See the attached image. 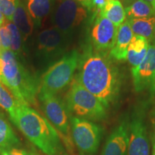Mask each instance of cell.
Wrapping results in <instances>:
<instances>
[{
	"mask_svg": "<svg viewBox=\"0 0 155 155\" xmlns=\"http://www.w3.org/2000/svg\"><path fill=\"white\" fill-rule=\"evenodd\" d=\"M5 17H4V15L2 14V12H0V28H1L2 26L4 25V23H5Z\"/></svg>",
	"mask_w": 155,
	"mask_h": 155,
	"instance_id": "cell-31",
	"label": "cell"
},
{
	"mask_svg": "<svg viewBox=\"0 0 155 155\" xmlns=\"http://www.w3.org/2000/svg\"><path fill=\"white\" fill-rule=\"evenodd\" d=\"M152 117V131H151V141L152 145V154L155 155V112H153Z\"/></svg>",
	"mask_w": 155,
	"mask_h": 155,
	"instance_id": "cell-27",
	"label": "cell"
},
{
	"mask_svg": "<svg viewBox=\"0 0 155 155\" xmlns=\"http://www.w3.org/2000/svg\"><path fill=\"white\" fill-rule=\"evenodd\" d=\"M61 155H70V154H67V153H65V152H64V153H63V154H61Z\"/></svg>",
	"mask_w": 155,
	"mask_h": 155,
	"instance_id": "cell-35",
	"label": "cell"
},
{
	"mask_svg": "<svg viewBox=\"0 0 155 155\" xmlns=\"http://www.w3.org/2000/svg\"><path fill=\"white\" fill-rule=\"evenodd\" d=\"M0 42H1L2 49L11 50V38L8 29L4 23L0 28Z\"/></svg>",
	"mask_w": 155,
	"mask_h": 155,
	"instance_id": "cell-26",
	"label": "cell"
},
{
	"mask_svg": "<svg viewBox=\"0 0 155 155\" xmlns=\"http://www.w3.org/2000/svg\"><path fill=\"white\" fill-rule=\"evenodd\" d=\"M0 58L4 62L0 81L21 104L38 106L40 81L25 68L12 50L2 49Z\"/></svg>",
	"mask_w": 155,
	"mask_h": 155,
	"instance_id": "cell-3",
	"label": "cell"
},
{
	"mask_svg": "<svg viewBox=\"0 0 155 155\" xmlns=\"http://www.w3.org/2000/svg\"><path fill=\"white\" fill-rule=\"evenodd\" d=\"M80 58L78 52L73 50L51 65L40 81L39 94L57 95L68 86L73 80L75 71L80 63Z\"/></svg>",
	"mask_w": 155,
	"mask_h": 155,
	"instance_id": "cell-5",
	"label": "cell"
},
{
	"mask_svg": "<svg viewBox=\"0 0 155 155\" xmlns=\"http://www.w3.org/2000/svg\"><path fill=\"white\" fill-rule=\"evenodd\" d=\"M65 104L70 116L94 122L107 118L108 108L75 78L71 83Z\"/></svg>",
	"mask_w": 155,
	"mask_h": 155,
	"instance_id": "cell-4",
	"label": "cell"
},
{
	"mask_svg": "<svg viewBox=\"0 0 155 155\" xmlns=\"http://www.w3.org/2000/svg\"><path fill=\"white\" fill-rule=\"evenodd\" d=\"M133 36L131 26L127 19L118 28L115 43L109 52L110 57L117 61H125L127 60L128 47Z\"/></svg>",
	"mask_w": 155,
	"mask_h": 155,
	"instance_id": "cell-14",
	"label": "cell"
},
{
	"mask_svg": "<svg viewBox=\"0 0 155 155\" xmlns=\"http://www.w3.org/2000/svg\"><path fill=\"white\" fill-rule=\"evenodd\" d=\"M22 146V142L16 134L8 120L0 112V151Z\"/></svg>",
	"mask_w": 155,
	"mask_h": 155,
	"instance_id": "cell-17",
	"label": "cell"
},
{
	"mask_svg": "<svg viewBox=\"0 0 155 155\" xmlns=\"http://www.w3.org/2000/svg\"><path fill=\"white\" fill-rule=\"evenodd\" d=\"M0 155H37V153L20 146L0 151Z\"/></svg>",
	"mask_w": 155,
	"mask_h": 155,
	"instance_id": "cell-25",
	"label": "cell"
},
{
	"mask_svg": "<svg viewBox=\"0 0 155 155\" xmlns=\"http://www.w3.org/2000/svg\"><path fill=\"white\" fill-rule=\"evenodd\" d=\"M80 155H93V154H83V153H80Z\"/></svg>",
	"mask_w": 155,
	"mask_h": 155,
	"instance_id": "cell-36",
	"label": "cell"
},
{
	"mask_svg": "<svg viewBox=\"0 0 155 155\" xmlns=\"http://www.w3.org/2000/svg\"><path fill=\"white\" fill-rule=\"evenodd\" d=\"M88 11L75 0H61L53 15L54 27L69 37L88 17Z\"/></svg>",
	"mask_w": 155,
	"mask_h": 155,
	"instance_id": "cell-8",
	"label": "cell"
},
{
	"mask_svg": "<svg viewBox=\"0 0 155 155\" xmlns=\"http://www.w3.org/2000/svg\"><path fill=\"white\" fill-rule=\"evenodd\" d=\"M75 1L82 5L83 7H85L88 12L94 9V5H93L94 0H75Z\"/></svg>",
	"mask_w": 155,
	"mask_h": 155,
	"instance_id": "cell-28",
	"label": "cell"
},
{
	"mask_svg": "<svg viewBox=\"0 0 155 155\" xmlns=\"http://www.w3.org/2000/svg\"><path fill=\"white\" fill-rule=\"evenodd\" d=\"M38 98L46 119L55 127L63 144L71 153L70 155H72L74 151L71 134L70 114L65 101L56 95L48 94H39Z\"/></svg>",
	"mask_w": 155,
	"mask_h": 155,
	"instance_id": "cell-6",
	"label": "cell"
},
{
	"mask_svg": "<svg viewBox=\"0 0 155 155\" xmlns=\"http://www.w3.org/2000/svg\"><path fill=\"white\" fill-rule=\"evenodd\" d=\"M144 1H146V2H147L151 4V5H152L153 8H154L155 10V0H144Z\"/></svg>",
	"mask_w": 155,
	"mask_h": 155,
	"instance_id": "cell-33",
	"label": "cell"
},
{
	"mask_svg": "<svg viewBox=\"0 0 155 155\" xmlns=\"http://www.w3.org/2000/svg\"><path fill=\"white\" fill-rule=\"evenodd\" d=\"M100 13L119 28L126 21L125 8L119 0H106L105 7Z\"/></svg>",
	"mask_w": 155,
	"mask_h": 155,
	"instance_id": "cell-19",
	"label": "cell"
},
{
	"mask_svg": "<svg viewBox=\"0 0 155 155\" xmlns=\"http://www.w3.org/2000/svg\"><path fill=\"white\" fill-rule=\"evenodd\" d=\"M71 134L73 144L80 153L94 154L101 142L104 129L94 121L70 116Z\"/></svg>",
	"mask_w": 155,
	"mask_h": 155,
	"instance_id": "cell-7",
	"label": "cell"
},
{
	"mask_svg": "<svg viewBox=\"0 0 155 155\" xmlns=\"http://www.w3.org/2000/svg\"><path fill=\"white\" fill-rule=\"evenodd\" d=\"M37 155H39V154H37Z\"/></svg>",
	"mask_w": 155,
	"mask_h": 155,
	"instance_id": "cell-37",
	"label": "cell"
},
{
	"mask_svg": "<svg viewBox=\"0 0 155 155\" xmlns=\"http://www.w3.org/2000/svg\"><path fill=\"white\" fill-rule=\"evenodd\" d=\"M129 117L123 118L107 137L101 155H127L129 138Z\"/></svg>",
	"mask_w": 155,
	"mask_h": 155,
	"instance_id": "cell-13",
	"label": "cell"
},
{
	"mask_svg": "<svg viewBox=\"0 0 155 155\" xmlns=\"http://www.w3.org/2000/svg\"><path fill=\"white\" fill-rule=\"evenodd\" d=\"M5 25L8 29L11 38V50L15 54V55L19 56L22 53V37L20 32L12 22L5 21Z\"/></svg>",
	"mask_w": 155,
	"mask_h": 155,
	"instance_id": "cell-23",
	"label": "cell"
},
{
	"mask_svg": "<svg viewBox=\"0 0 155 155\" xmlns=\"http://www.w3.org/2000/svg\"><path fill=\"white\" fill-rule=\"evenodd\" d=\"M119 1L121 2L122 5L124 7V8H127V7L132 5L133 3H134L137 0H119Z\"/></svg>",
	"mask_w": 155,
	"mask_h": 155,
	"instance_id": "cell-29",
	"label": "cell"
},
{
	"mask_svg": "<svg viewBox=\"0 0 155 155\" xmlns=\"http://www.w3.org/2000/svg\"><path fill=\"white\" fill-rule=\"evenodd\" d=\"M11 121L45 154L61 155L65 152L57 130L35 108L19 102Z\"/></svg>",
	"mask_w": 155,
	"mask_h": 155,
	"instance_id": "cell-2",
	"label": "cell"
},
{
	"mask_svg": "<svg viewBox=\"0 0 155 155\" xmlns=\"http://www.w3.org/2000/svg\"><path fill=\"white\" fill-rule=\"evenodd\" d=\"M134 35L144 37L149 42L155 37V16L145 18L127 19Z\"/></svg>",
	"mask_w": 155,
	"mask_h": 155,
	"instance_id": "cell-18",
	"label": "cell"
},
{
	"mask_svg": "<svg viewBox=\"0 0 155 155\" xmlns=\"http://www.w3.org/2000/svg\"><path fill=\"white\" fill-rule=\"evenodd\" d=\"M96 19L93 22L91 39L93 48L98 53H108L114 47L118 28L100 12H95Z\"/></svg>",
	"mask_w": 155,
	"mask_h": 155,
	"instance_id": "cell-10",
	"label": "cell"
},
{
	"mask_svg": "<svg viewBox=\"0 0 155 155\" xmlns=\"http://www.w3.org/2000/svg\"><path fill=\"white\" fill-rule=\"evenodd\" d=\"M107 54L89 50L80 58L79 71L75 79L108 109L119 99L121 78Z\"/></svg>",
	"mask_w": 155,
	"mask_h": 155,
	"instance_id": "cell-1",
	"label": "cell"
},
{
	"mask_svg": "<svg viewBox=\"0 0 155 155\" xmlns=\"http://www.w3.org/2000/svg\"><path fill=\"white\" fill-rule=\"evenodd\" d=\"M3 68H4V62L1 58H0V76L2 74L3 72Z\"/></svg>",
	"mask_w": 155,
	"mask_h": 155,
	"instance_id": "cell-32",
	"label": "cell"
},
{
	"mask_svg": "<svg viewBox=\"0 0 155 155\" xmlns=\"http://www.w3.org/2000/svg\"><path fill=\"white\" fill-rule=\"evenodd\" d=\"M127 155H150V143L144 105L135 108L129 120Z\"/></svg>",
	"mask_w": 155,
	"mask_h": 155,
	"instance_id": "cell-9",
	"label": "cell"
},
{
	"mask_svg": "<svg viewBox=\"0 0 155 155\" xmlns=\"http://www.w3.org/2000/svg\"><path fill=\"white\" fill-rule=\"evenodd\" d=\"M150 47V42L144 37L135 35L131 38L127 50V60L131 69L140 65L146 56Z\"/></svg>",
	"mask_w": 155,
	"mask_h": 155,
	"instance_id": "cell-15",
	"label": "cell"
},
{
	"mask_svg": "<svg viewBox=\"0 0 155 155\" xmlns=\"http://www.w3.org/2000/svg\"><path fill=\"white\" fill-rule=\"evenodd\" d=\"M26 7L32 21L39 27L42 19L50 13L51 0H28Z\"/></svg>",
	"mask_w": 155,
	"mask_h": 155,
	"instance_id": "cell-20",
	"label": "cell"
},
{
	"mask_svg": "<svg viewBox=\"0 0 155 155\" xmlns=\"http://www.w3.org/2000/svg\"><path fill=\"white\" fill-rule=\"evenodd\" d=\"M12 22L18 28L24 40H26L32 34L34 28L33 21L29 14L26 5L22 2H19L15 9Z\"/></svg>",
	"mask_w": 155,
	"mask_h": 155,
	"instance_id": "cell-16",
	"label": "cell"
},
{
	"mask_svg": "<svg viewBox=\"0 0 155 155\" xmlns=\"http://www.w3.org/2000/svg\"><path fill=\"white\" fill-rule=\"evenodd\" d=\"M2 50V45H1V42H0V51Z\"/></svg>",
	"mask_w": 155,
	"mask_h": 155,
	"instance_id": "cell-34",
	"label": "cell"
},
{
	"mask_svg": "<svg viewBox=\"0 0 155 155\" xmlns=\"http://www.w3.org/2000/svg\"><path fill=\"white\" fill-rule=\"evenodd\" d=\"M131 75L136 92L151 88L155 78V43L150 44L143 61L138 67L131 69Z\"/></svg>",
	"mask_w": 155,
	"mask_h": 155,
	"instance_id": "cell-12",
	"label": "cell"
},
{
	"mask_svg": "<svg viewBox=\"0 0 155 155\" xmlns=\"http://www.w3.org/2000/svg\"><path fill=\"white\" fill-rule=\"evenodd\" d=\"M68 38L55 27L45 29L37 38V54L45 61L58 57L65 51Z\"/></svg>",
	"mask_w": 155,
	"mask_h": 155,
	"instance_id": "cell-11",
	"label": "cell"
},
{
	"mask_svg": "<svg viewBox=\"0 0 155 155\" xmlns=\"http://www.w3.org/2000/svg\"><path fill=\"white\" fill-rule=\"evenodd\" d=\"M150 91H151V94H152V96L155 98V78H154V82H153L152 86L150 88Z\"/></svg>",
	"mask_w": 155,
	"mask_h": 155,
	"instance_id": "cell-30",
	"label": "cell"
},
{
	"mask_svg": "<svg viewBox=\"0 0 155 155\" xmlns=\"http://www.w3.org/2000/svg\"><path fill=\"white\" fill-rule=\"evenodd\" d=\"M127 19L145 18L155 16V10L152 5L144 0H137L125 8Z\"/></svg>",
	"mask_w": 155,
	"mask_h": 155,
	"instance_id": "cell-21",
	"label": "cell"
},
{
	"mask_svg": "<svg viewBox=\"0 0 155 155\" xmlns=\"http://www.w3.org/2000/svg\"><path fill=\"white\" fill-rule=\"evenodd\" d=\"M20 0H0V12L6 19L12 22L13 15Z\"/></svg>",
	"mask_w": 155,
	"mask_h": 155,
	"instance_id": "cell-24",
	"label": "cell"
},
{
	"mask_svg": "<svg viewBox=\"0 0 155 155\" xmlns=\"http://www.w3.org/2000/svg\"><path fill=\"white\" fill-rule=\"evenodd\" d=\"M18 104L10 91L0 81V107L8 113L10 120L14 117Z\"/></svg>",
	"mask_w": 155,
	"mask_h": 155,
	"instance_id": "cell-22",
	"label": "cell"
}]
</instances>
